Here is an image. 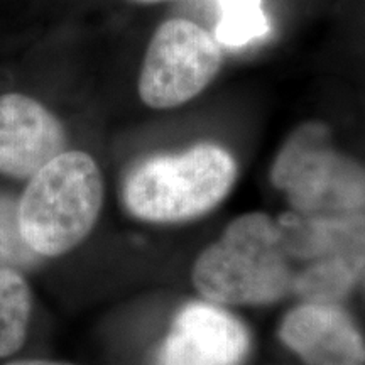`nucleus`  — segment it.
Returning a JSON list of instances; mask_svg holds the SVG:
<instances>
[{"instance_id":"9d476101","label":"nucleus","mask_w":365,"mask_h":365,"mask_svg":"<svg viewBox=\"0 0 365 365\" xmlns=\"http://www.w3.org/2000/svg\"><path fill=\"white\" fill-rule=\"evenodd\" d=\"M33 293L19 271L0 269V359L19 352L29 330Z\"/></svg>"},{"instance_id":"39448f33","label":"nucleus","mask_w":365,"mask_h":365,"mask_svg":"<svg viewBox=\"0 0 365 365\" xmlns=\"http://www.w3.org/2000/svg\"><path fill=\"white\" fill-rule=\"evenodd\" d=\"M223 65L220 41L190 19L161 22L145 49L137 91L154 110L191 102L217 78Z\"/></svg>"},{"instance_id":"6e6552de","label":"nucleus","mask_w":365,"mask_h":365,"mask_svg":"<svg viewBox=\"0 0 365 365\" xmlns=\"http://www.w3.org/2000/svg\"><path fill=\"white\" fill-rule=\"evenodd\" d=\"M65 150L66 130L53 112L27 95H0V175L31 180Z\"/></svg>"},{"instance_id":"1a4fd4ad","label":"nucleus","mask_w":365,"mask_h":365,"mask_svg":"<svg viewBox=\"0 0 365 365\" xmlns=\"http://www.w3.org/2000/svg\"><path fill=\"white\" fill-rule=\"evenodd\" d=\"M279 336L307 365H365V341L339 303H301L282 319Z\"/></svg>"},{"instance_id":"ddd939ff","label":"nucleus","mask_w":365,"mask_h":365,"mask_svg":"<svg viewBox=\"0 0 365 365\" xmlns=\"http://www.w3.org/2000/svg\"><path fill=\"white\" fill-rule=\"evenodd\" d=\"M4 365H73L66 362H56V360H44V359H26V360H14Z\"/></svg>"},{"instance_id":"0eeeda50","label":"nucleus","mask_w":365,"mask_h":365,"mask_svg":"<svg viewBox=\"0 0 365 365\" xmlns=\"http://www.w3.org/2000/svg\"><path fill=\"white\" fill-rule=\"evenodd\" d=\"M249 331L220 304L193 301L181 308L164 339L158 365H242Z\"/></svg>"},{"instance_id":"f8f14e48","label":"nucleus","mask_w":365,"mask_h":365,"mask_svg":"<svg viewBox=\"0 0 365 365\" xmlns=\"http://www.w3.org/2000/svg\"><path fill=\"white\" fill-rule=\"evenodd\" d=\"M222 9L217 38L220 44H244L250 38H259L267 27L261 0H222Z\"/></svg>"},{"instance_id":"f03ea898","label":"nucleus","mask_w":365,"mask_h":365,"mask_svg":"<svg viewBox=\"0 0 365 365\" xmlns=\"http://www.w3.org/2000/svg\"><path fill=\"white\" fill-rule=\"evenodd\" d=\"M237 161L218 144L154 154L130 168L120 198L127 213L148 223H182L217 208L237 181Z\"/></svg>"},{"instance_id":"423d86ee","label":"nucleus","mask_w":365,"mask_h":365,"mask_svg":"<svg viewBox=\"0 0 365 365\" xmlns=\"http://www.w3.org/2000/svg\"><path fill=\"white\" fill-rule=\"evenodd\" d=\"M272 181L301 215L364 213L365 170L322 144L318 125L289 139L272 168Z\"/></svg>"},{"instance_id":"9b49d317","label":"nucleus","mask_w":365,"mask_h":365,"mask_svg":"<svg viewBox=\"0 0 365 365\" xmlns=\"http://www.w3.org/2000/svg\"><path fill=\"white\" fill-rule=\"evenodd\" d=\"M41 257L27 245L19 222V198L0 190V269H29Z\"/></svg>"},{"instance_id":"7ed1b4c3","label":"nucleus","mask_w":365,"mask_h":365,"mask_svg":"<svg viewBox=\"0 0 365 365\" xmlns=\"http://www.w3.org/2000/svg\"><path fill=\"white\" fill-rule=\"evenodd\" d=\"M105 182L100 166L83 150H65L27 181L19 198L21 230L39 257H59L97 225Z\"/></svg>"},{"instance_id":"4468645a","label":"nucleus","mask_w":365,"mask_h":365,"mask_svg":"<svg viewBox=\"0 0 365 365\" xmlns=\"http://www.w3.org/2000/svg\"><path fill=\"white\" fill-rule=\"evenodd\" d=\"M132 2H137V4H158V2H164V0H132Z\"/></svg>"},{"instance_id":"f257e3e1","label":"nucleus","mask_w":365,"mask_h":365,"mask_svg":"<svg viewBox=\"0 0 365 365\" xmlns=\"http://www.w3.org/2000/svg\"><path fill=\"white\" fill-rule=\"evenodd\" d=\"M191 276L196 291L220 307H261L286 298L294 271L279 222L264 212L237 217L198 255Z\"/></svg>"},{"instance_id":"20e7f679","label":"nucleus","mask_w":365,"mask_h":365,"mask_svg":"<svg viewBox=\"0 0 365 365\" xmlns=\"http://www.w3.org/2000/svg\"><path fill=\"white\" fill-rule=\"evenodd\" d=\"M282 242L301 303H339L365 274V213L286 215Z\"/></svg>"}]
</instances>
